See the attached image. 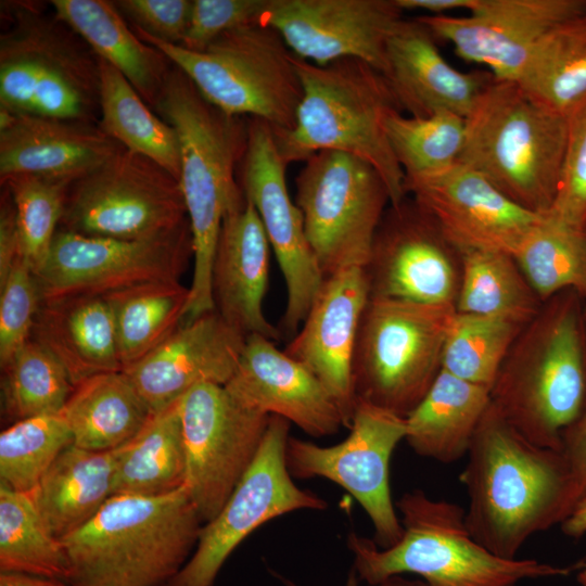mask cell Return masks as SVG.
Here are the masks:
<instances>
[{
  "mask_svg": "<svg viewBox=\"0 0 586 586\" xmlns=\"http://www.w3.org/2000/svg\"><path fill=\"white\" fill-rule=\"evenodd\" d=\"M459 475L466 523L494 555L515 559L535 534L565 520V471L559 450L525 438L493 406L484 413Z\"/></svg>",
  "mask_w": 586,
  "mask_h": 586,
  "instance_id": "6da1fadb",
  "label": "cell"
},
{
  "mask_svg": "<svg viewBox=\"0 0 586 586\" xmlns=\"http://www.w3.org/2000/svg\"><path fill=\"white\" fill-rule=\"evenodd\" d=\"M170 125L180 146L179 184L193 245V273L186 321L214 310L211 276L225 217L246 199L235 171L249 137V118L221 111L192 80L171 67L153 105Z\"/></svg>",
  "mask_w": 586,
  "mask_h": 586,
  "instance_id": "7a4b0ae2",
  "label": "cell"
},
{
  "mask_svg": "<svg viewBox=\"0 0 586 586\" xmlns=\"http://www.w3.org/2000/svg\"><path fill=\"white\" fill-rule=\"evenodd\" d=\"M499 413L532 443L559 449L586 409L585 300L572 290L546 301L522 329L491 388Z\"/></svg>",
  "mask_w": 586,
  "mask_h": 586,
  "instance_id": "3957f363",
  "label": "cell"
},
{
  "mask_svg": "<svg viewBox=\"0 0 586 586\" xmlns=\"http://www.w3.org/2000/svg\"><path fill=\"white\" fill-rule=\"evenodd\" d=\"M396 509L403 534L394 545L381 548L355 532L347 536L353 570L368 585L415 574L425 586H520L525 581L566 576L585 564L566 568L498 557L471 535L463 508L421 489L404 493Z\"/></svg>",
  "mask_w": 586,
  "mask_h": 586,
  "instance_id": "277c9868",
  "label": "cell"
},
{
  "mask_svg": "<svg viewBox=\"0 0 586 586\" xmlns=\"http://www.w3.org/2000/svg\"><path fill=\"white\" fill-rule=\"evenodd\" d=\"M203 523L186 486L162 496L114 495L61 539L69 586H165L194 551Z\"/></svg>",
  "mask_w": 586,
  "mask_h": 586,
  "instance_id": "5b68a950",
  "label": "cell"
},
{
  "mask_svg": "<svg viewBox=\"0 0 586 586\" xmlns=\"http://www.w3.org/2000/svg\"><path fill=\"white\" fill-rule=\"evenodd\" d=\"M293 61L303 88L295 124L290 130L272 128L284 162L304 163L326 150L355 155L382 177L391 205L403 202L405 174L384 129L385 115L399 107L384 75L354 58L324 66L295 55Z\"/></svg>",
  "mask_w": 586,
  "mask_h": 586,
  "instance_id": "8992f818",
  "label": "cell"
},
{
  "mask_svg": "<svg viewBox=\"0 0 586 586\" xmlns=\"http://www.w3.org/2000/svg\"><path fill=\"white\" fill-rule=\"evenodd\" d=\"M466 119L459 158L521 207L547 215L561 178L566 116L528 97L514 80H493Z\"/></svg>",
  "mask_w": 586,
  "mask_h": 586,
  "instance_id": "52a82bcc",
  "label": "cell"
},
{
  "mask_svg": "<svg viewBox=\"0 0 586 586\" xmlns=\"http://www.w3.org/2000/svg\"><path fill=\"white\" fill-rule=\"evenodd\" d=\"M136 33L221 111L263 119L275 130L293 128L303 88L294 55L276 29L250 24L221 35L203 51Z\"/></svg>",
  "mask_w": 586,
  "mask_h": 586,
  "instance_id": "ba28073f",
  "label": "cell"
},
{
  "mask_svg": "<svg viewBox=\"0 0 586 586\" xmlns=\"http://www.w3.org/2000/svg\"><path fill=\"white\" fill-rule=\"evenodd\" d=\"M0 37V109L16 115L94 123L99 59L55 15L11 10Z\"/></svg>",
  "mask_w": 586,
  "mask_h": 586,
  "instance_id": "9c48e42d",
  "label": "cell"
},
{
  "mask_svg": "<svg viewBox=\"0 0 586 586\" xmlns=\"http://www.w3.org/2000/svg\"><path fill=\"white\" fill-rule=\"evenodd\" d=\"M455 305L370 297L353 357L356 398L406 417L442 371Z\"/></svg>",
  "mask_w": 586,
  "mask_h": 586,
  "instance_id": "30bf717a",
  "label": "cell"
},
{
  "mask_svg": "<svg viewBox=\"0 0 586 586\" xmlns=\"http://www.w3.org/2000/svg\"><path fill=\"white\" fill-rule=\"evenodd\" d=\"M295 188L294 202L324 277L345 267H364L391 205L379 173L355 155L319 151L304 162Z\"/></svg>",
  "mask_w": 586,
  "mask_h": 586,
  "instance_id": "8fae6325",
  "label": "cell"
},
{
  "mask_svg": "<svg viewBox=\"0 0 586 586\" xmlns=\"http://www.w3.org/2000/svg\"><path fill=\"white\" fill-rule=\"evenodd\" d=\"M187 221L179 181L155 162L122 149L68 188L60 229L135 240Z\"/></svg>",
  "mask_w": 586,
  "mask_h": 586,
  "instance_id": "7c38bea8",
  "label": "cell"
},
{
  "mask_svg": "<svg viewBox=\"0 0 586 586\" xmlns=\"http://www.w3.org/2000/svg\"><path fill=\"white\" fill-rule=\"evenodd\" d=\"M406 420L390 410L357 399L349 434L341 443L321 446L289 436L285 461L293 479H327L344 488L362 507L381 548L403 534L390 483V463L405 440Z\"/></svg>",
  "mask_w": 586,
  "mask_h": 586,
  "instance_id": "4fadbf2b",
  "label": "cell"
},
{
  "mask_svg": "<svg viewBox=\"0 0 586 586\" xmlns=\"http://www.w3.org/2000/svg\"><path fill=\"white\" fill-rule=\"evenodd\" d=\"M193 257L189 220L154 237L122 240L58 230L34 272L42 302L109 293L158 281H180Z\"/></svg>",
  "mask_w": 586,
  "mask_h": 586,
  "instance_id": "5bb4252c",
  "label": "cell"
},
{
  "mask_svg": "<svg viewBox=\"0 0 586 586\" xmlns=\"http://www.w3.org/2000/svg\"><path fill=\"white\" fill-rule=\"evenodd\" d=\"M290 422L270 416L258 454L225 506L204 523L194 551L165 586H212L233 550L263 524L297 510H324L327 501L300 488L285 461Z\"/></svg>",
  "mask_w": 586,
  "mask_h": 586,
  "instance_id": "9a60e30c",
  "label": "cell"
},
{
  "mask_svg": "<svg viewBox=\"0 0 586 586\" xmlns=\"http://www.w3.org/2000/svg\"><path fill=\"white\" fill-rule=\"evenodd\" d=\"M186 483L202 523L214 519L254 462L270 416L235 400L224 385L202 383L179 399Z\"/></svg>",
  "mask_w": 586,
  "mask_h": 586,
  "instance_id": "2e32d148",
  "label": "cell"
},
{
  "mask_svg": "<svg viewBox=\"0 0 586 586\" xmlns=\"http://www.w3.org/2000/svg\"><path fill=\"white\" fill-rule=\"evenodd\" d=\"M272 127L249 118V137L240 184L255 207L286 286V305L278 329L291 339L304 322L323 281L308 242L301 209L292 201Z\"/></svg>",
  "mask_w": 586,
  "mask_h": 586,
  "instance_id": "e0dca14e",
  "label": "cell"
},
{
  "mask_svg": "<svg viewBox=\"0 0 586 586\" xmlns=\"http://www.w3.org/2000/svg\"><path fill=\"white\" fill-rule=\"evenodd\" d=\"M370 297L455 305L460 256L409 196L390 205L364 266Z\"/></svg>",
  "mask_w": 586,
  "mask_h": 586,
  "instance_id": "ac0fdd59",
  "label": "cell"
},
{
  "mask_svg": "<svg viewBox=\"0 0 586 586\" xmlns=\"http://www.w3.org/2000/svg\"><path fill=\"white\" fill-rule=\"evenodd\" d=\"M403 12L396 0H268L258 23L276 29L305 61L324 66L354 58L383 74Z\"/></svg>",
  "mask_w": 586,
  "mask_h": 586,
  "instance_id": "d6986e66",
  "label": "cell"
},
{
  "mask_svg": "<svg viewBox=\"0 0 586 586\" xmlns=\"http://www.w3.org/2000/svg\"><path fill=\"white\" fill-rule=\"evenodd\" d=\"M405 190L458 253L488 250L513 255L545 216L521 207L462 163L407 177Z\"/></svg>",
  "mask_w": 586,
  "mask_h": 586,
  "instance_id": "ffe728a7",
  "label": "cell"
},
{
  "mask_svg": "<svg viewBox=\"0 0 586 586\" xmlns=\"http://www.w3.org/2000/svg\"><path fill=\"white\" fill-rule=\"evenodd\" d=\"M586 13V0H475L467 16L420 15L461 59L496 78L515 80L538 41L555 26Z\"/></svg>",
  "mask_w": 586,
  "mask_h": 586,
  "instance_id": "44dd1931",
  "label": "cell"
},
{
  "mask_svg": "<svg viewBox=\"0 0 586 586\" xmlns=\"http://www.w3.org/2000/svg\"><path fill=\"white\" fill-rule=\"evenodd\" d=\"M369 298L364 267H345L326 277L302 327L284 349L323 384L347 429L357 404L353 357Z\"/></svg>",
  "mask_w": 586,
  "mask_h": 586,
  "instance_id": "7402d4cb",
  "label": "cell"
},
{
  "mask_svg": "<svg viewBox=\"0 0 586 586\" xmlns=\"http://www.w3.org/2000/svg\"><path fill=\"white\" fill-rule=\"evenodd\" d=\"M224 386L243 406L284 418L313 437L331 436L344 426L339 407L317 377L264 335L245 337L238 366Z\"/></svg>",
  "mask_w": 586,
  "mask_h": 586,
  "instance_id": "603a6c76",
  "label": "cell"
},
{
  "mask_svg": "<svg viewBox=\"0 0 586 586\" xmlns=\"http://www.w3.org/2000/svg\"><path fill=\"white\" fill-rule=\"evenodd\" d=\"M245 336L214 309L183 321L160 346L123 372L155 413L202 383L225 385Z\"/></svg>",
  "mask_w": 586,
  "mask_h": 586,
  "instance_id": "cb8c5ba5",
  "label": "cell"
},
{
  "mask_svg": "<svg viewBox=\"0 0 586 586\" xmlns=\"http://www.w3.org/2000/svg\"><path fill=\"white\" fill-rule=\"evenodd\" d=\"M124 149L89 122L0 109V178L36 176L72 186Z\"/></svg>",
  "mask_w": 586,
  "mask_h": 586,
  "instance_id": "d4e9b609",
  "label": "cell"
},
{
  "mask_svg": "<svg viewBox=\"0 0 586 586\" xmlns=\"http://www.w3.org/2000/svg\"><path fill=\"white\" fill-rule=\"evenodd\" d=\"M435 39L418 17L403 18L388 38L383 75L406 115L450 112L466 118L494 76L488 71H458L442 55Z\"/></svg>",
  "mask_w": 586,
  "mask_h": 586,
  "instance_id": "484cf974",
  "label": "cell"
},
{
  "mask_svg": "<svg viewBox=\"0 0 586 586\" xmlns=\"http://www.w3.org/2000/svg\"><path fill=\"white\" fill-rule=\"evenodd\" d=\"M270 244L250 201L224 219L212 266L214 309L245 337L260 334L272 341L281 332L266 318Z\"/></svg>",
  "mask_w": 586,
  "mask_h": 586,
  "instance_id": "4316f807",
  "label": "cell"
},
{
  "mask_svg": "<svg viewBox=\"0 0 586 586\" xmlns=\"http://www.w3.org/2000/svg\"><path fill=\"white\" fill-rule=\"evenodd\" d=\"M31 339L56 358L74 386L100 373L123 371L112 309L103 295L42 302Z\"/></svg>",
  "mask_w": 586,
  "mask_h": 586,
  "instance_id": "83f0119b",
  "label": "cell"
},
{
  "mask_svg": "<svg viewBox=\"0 0 586 586\" xmlns=\"http://www.w3.org/2000/svg\"><path fill=\"white\" fill-rule=\"evenodd\" d=\"M56 18L77 34L94 54L131 84L150 105L160 93L173 64L156 48L127 26L113 2L104 0H53Z\"/></svg>",
  "mask_w": 586,
  "mask_h": 586,
  "instance_id": "f1b7e54d",
  "label": "cell"
},
{
  "mask_svg": "<svg viewBox=\"0 0 586 586\" xmlns=\"http://www.w3.org/2000/svg\"><path fill=\"white\" fill-rule=\"evenodd\" d=\"M120 447L93 451L69 445L29 493L54 537L61 540L85 525L113 496Z\"/></svg>",
  "mask_w": 586,
  "mask_h": 586,
  "instance_id": "f546056e",
  "label": "cell"
},
{
  "mask_svg": "<svg viewBox=\"0 0 586 586\" xmlns=\"http://www.w3.org/2000/svg\"><path fill=\"white\" fill-rule=\"evenodd\" d=\"M491 405V390L442 370L433 385L405 417V441L419 456L442 463L466 457Z\"/></svg>",
  "mask_w": 586,
  "mask_h": 586,
  "instance_id": "4dcf8cb0",
  "label": "cell"
},
{
  "mask_svg": "<svg viewBox=\"0 0 586 586\" xmlns=\"http://www.w3.org/2000/svg\"><path fill=\"white\" fill-rule=\"evenodd\" d=\"M153 411L123 371L93 375L74 387L62 415L73 444L93 451L119 448L135 438Z\"/></svg>",
  "mask_w": 586,
  "mask_h": 586,
  "instance_id": "1f68e13d",
  "label": "cell"
},
{
  "mask_svg": "<svg viewBox=\"0 0 586 586\" xmlns=\"http://www.w3.org/2000/svg\"><path fill=\"white\" fill-rule=\"evenodd\" d=\"M179 399L153 413L141 432L120 447L113 496L155 497L184 486L187 462Z\"/></svg>",
  "mask_w": 586,
  "mask_h": 586,
  "instance_id": "d6a6232c",
  "label": "cell"
},
{
  "mask_svg": "<svg viewBox=\"0 0 586 586\" xmlns=\"http://www.w3.org/2000/svg\"><path fill=\"white\" fill-rule=\"evenodd\" d=\"M99 72V127L124 149L155 162L179 181L180 146L175 129L152 113L122 73L101 59Z\"/></svg>",
  "mask_w": 586,
  "mask_h": 586,
  "instance_id": "836d02e7",
  "label": "cell"
},
{
  "mask_svg": "<svg viewBox=\"0 0 586 586\" xmlns=\"http://www.w3.org/2000/svg\"><path fill=\"white\" fill-rule=\"evenodd\" d=\"M103 296L112 309L117 354L124 370L179 328L186 317L190 289L180 281H158Z\"/></svg>",
  "mask_w": 586,
  "mask_h": 586,
  "instance_id": "e575fe53",
  "label": "cell"
},
{
  "mask_svg": "<svg viewBox=\"0 0 586 586\" xmlns=\"http://www.w3.org/2000/svg\"><path fill=\"white\" fill-rule=\"evenodd\" d=\"M514 81L534 101L566 116L586 97V13L551 28Z\"/></svg>",
  "mask_w": 586,
  "mask_h": 586,
  "instance_id": "d590c367",
  "label": "cell"
},
{
  "mask_svg": "<svg viewBox=\"0 0 586 586\" xmlns=\"http://www.w3.org/2000/svg\"><path fill=\"white\" fill-rule=\"evenodd\" d=\"M460 283L455 309L528 323L543 302L511 254L473 250L459 253Z\"/></svg>",
  "mask_w": 586,
  "mask_h": 586,
  "instance_id": "8d00e7d4",
  "label": "cell"
},
{
  "mask_svg": "<svg viewBox=\"0 0 586 586\" xmlns=\"http://www.w3.org/2000/svg\"><path fill=\"white\" fill-rule=\"evenodd\" d=\"M512 256L543 303L568 290L586 302V231L547 214Z\"/></svg>",
  "mask_w": 586,
  "mask_h": 586,
  "instance_id": "74e56055",
  "label": "cell"
},
{
  "mask_svg": "<svg viewBox=\"0 0 586 586\" xmlns=\"http://www.w3.org/2000/svg\"><path fill=\"white\" fill-rule=\"evenodd\" d=\"M0 572L64 581L68 561L60 539L44 525L29 493L0 484Z\"/></svg>",
  "mask_w": 586,
  "mask_h": 586,
  "instance_id": "f35d334b",
  "label": "cell"
},
{
  "mask_svg": "<svg viewBox=\"0 0 586 586\" xmlns=\"http://www.w3.org/2000/svg\"><path fill=\"white\" fill-rule=\"evenodd\" d=\"M384 129L405 178L436 174L459 163L464 117L450 112L412 117L393 110L384 117Z\"/></svg>",
  "mask_w": 586,
  "mask_h": 586,
  "instance_id": "ab89813d",
  "label": "cell"
},
{
  "mask_svg": "<svg viewBox=\"0 0 586 586\" xmlns=\"http://www.w3.org/2000/svg\"><path fill=\"white\" fill-rule=\"evenodd\" d=\"M1 369L2 413L14 422L62 412L75 387L64 367L33 339Z\"/></svg>",
  "mask_w": 586,
  "mask_h": 586,
  "instance_id": "60d3db41",
  "label": "cell"
},
{
  "mask_svg": "<svg viewBox=\"0 0 586 586\" xmlns=\"http://www.w3.org/2000/svg\"><path fill=\"white\" fill-rule=\"evenodd\" d=\"M524 327L508 319L455 311L445 339L442 370L491 390Z\"/></svg>",
  "mask_w": 586,
  "mask_h": 586,
  "instance_id": "b9f144b4",
  "label": "cell"
},
{
  "mask_svg": "<svg viewBox=\"0 0 586 586\" xmlns=\"http://www.w3.org/2000/svg\"><path fill=\"white\" fill-rule=\"evenodd\" d=\"M73 444L62 412L13 422L0 434V484L30 493L56 457Z\"/></svg>",
  "mask_w": 586,
  "mask_h": 586,
  "instance_id": "7bdbcfd3",
  "label": "cell"
},
{
  "mask_svg": "<svg viewBox=\"0 0 586 586\" xmlns=\"http://www.w3.org/2000/svg\"><path fill=\"white\" fill-rule=\"evenodd\" d=\"M13 200L20 259L36 272L44 263L64 213L69 186L36 176L1 180Z\"/></svg>",
  "mask_w": 586,
  "mask_h": 586,
  "instance_id": "ee69618b",
  "label": "cell"
},
{
  "mask_svg": "<svg viewBox=\"0 0 586 586\" xmlns=\"http://www.w3.org/2000/svg\"><path fill=\"white\" fill-rule=\"evenodd\" d=\"M41 303L34 271L18 259L0 284L1 368L31 339Z\"/></svg>",
  "mask_w": 586,
  "mask_h": 586,
  "instance_id": "f6af8a7d",
  "label": "cell"
},
{
  "mask_svg": "<svg viewBox=\"0 0 586 586\" xmlns=\"http://www.w3.org/2000/svg\"><path fill=\"white\" fill-rule=\"evenodd\" d=\"M568 133L558 193L548 213L586 231V97L566 115Z\"/></svg>",
  "mask_w": 586,
  "mask_h": 586,
  "instance_id": "bcb514c9",
  "label": "cell"
},
{
  "mask_svg": "<svg viewBox=\"0 0 586 586\" xmlns=\"http://www.w3.org/2000/svg\"><path fill=\"white\" fill-rule=\"evenodd\" d=\"M268 0H193L182 43L187 50L203 51L221 35L258 23Z\"/></svg>",
  "mask_w": 586,
  "mask_h": 586,
  "instance_id": "7dc6e473",
  "label": "cell"
},
{
  "mask_svg": "<svg viewBox=\"0 0 586 586\" xmlns=\"http://www.w3.org/2000/svg\"><path fill=\"white\" fill-rule=\"evenodd\" d=\"M136 30L162 41L180 46L184 39L192 8L190 0H119L113 2Z\"/></svg>",
  "mask_w": 586,
  "mask_h": 586,
  "instance_id": "c3c4849f",
  "label": "cell"
},
{
  "mask_svg": "<svg viewBox=\"0 0 586 586\" xmlns=\"http://www.w3.org/2000/svg\"><path fill=\"white\" fill-rule=\"evenodd\" d=\"M559 453L565 471V519L586 497V409L561 435Z\"/></svg>",
  "mask_w": 586,
  "mask_h": 586,
  "instance_id": "681fc988",
  "label": "cell"
},
{
  "mask_svg": "<svg viewBox=\"0 0 586 586\" xmlns=\"http://www.w3.org/2000/svg\"><path fill=\"white\" fill-rule=\"evenodd\" d=\"M0 204V284L20 259L18 231L12 196L2 186Z\"/></svg>",
  "mask_w": 586,
  "mask_h": 586,
  "instance_id": "f907efd6",
  "label": "cell"
},
{
  "mask_svg": "<svg viewBox=\"0 0 586 586\" xmlns=\"http://www.w3.org/2000/svg\"><path fill=\"white\" fill-rule=\"evenodd\" d=\"M403 11L419 10L426 12L425 15H448L456 10L470 11L475 0H396Z\"/></svg>",
  "mask_w": 586,
  "mask_h": 586,
  "instance_id": "816d5d0a",
  "label": "cell"
},
{
  "mask_svg": "<svg viewBox=\"0 0 586 586\" xmlns=\"http://www.w3.org/2000/svg\"><path fill=\"white\" fill-rule=\"evenodd\" d=\"M0 586H69L66 582L23 572H0Z\"/></svg>",
  "mask_w": 586,
  "mask_h": 586,
  "instance_id": "f5cc1de1",
  "label": "cell"
},
{
  "mask_svg": "<svg viewBox=\"0 0 586 586\" xmlns=\"http://www.w3.org/2000/svg\"><path fill=\"white\" fill-rule=\"evenodd\" d=\"M560 527L562 533L570 538H579L586 535V497L560 524Z\"/></svg>",
  "mask_w": 586,
  "mask_h": 586,
  "instance_id": "db71d44e",
  "label": "cell"
},
{
  "mask_svg": "<svg viewBox=\"0 0 586 586\" xmlns=\"http://www.w3.org/2000/svg\"><path fill=\"white\" fill-rule=\"evenodd\" d=\"M357 577L358 576L356 572L353 570L348 575L345 586H359ZM284 584L285 586H298L297 584L289 579H285ZM368 586H425V584L421 579H408V578H405L403 575H399V576L391 577L379 584L368 585Z\"/></svg>",
  "mask_w": 586,
  "mask_h": 586,
  "instance_id": "11a10c76",
  "label": "cell"
},
{
  "mask_svg": "<svg viewBox=\"0 0 586 586\" xmlns=\"http://www.w3.org/2000/svg\"><path fill=\"white\" fill-rule=\"evenodd\" d=\"M586 537V535H585ZM586 559V557H585ZM576 574V581L579 584V586H586V564H584L582 568H579Z\"/></svg>",
  "mask_w": 586,
  "mask_h": 586,
  "instance_id": "9f6ffc18",
  "label": "cell"
},
{
  "mask_svg": "<svg viewBox=\"0 0 586 586\" xmlns=\"http://www.w3.org/2000/svg\"><path fill=\"white\" fill-rule=\"evenodd\" d=\"M585 316H586V302H585Z\"/></svg>",
  "mask_w": 586,
  "mask_h": 586,
  "instance_id": "6f0895ef",
  "label": "cell"
}]
</instances>
